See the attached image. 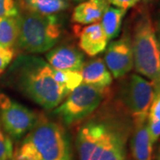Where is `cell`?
Wrapping results in <instances>:
<instances>
[{"label":"cell","instance_id":"4","mask_svg":"<svg viewBox=\"0 0 160 160\" xmlns=\"http://www.w3.org/2000/svg\"><path fill=\"white\" fill-rule=\"evenodd\" d=\"M133 67L155 85L160 92V38L157 35L148 10L138 12L132 24L131 38Z\"/></svg>","mask_w":160,"mask_h":160},{"label":"cell","instance_id":"19","mask_svg":"<svg viewBox=\"0 0 160 160\" xmlns=\"http://www.w3.org/2000/svg\"><path fill=\"white\" fill-rule=\"evenodd\" d=\"M12 158L13 148L11 139L0 129V160H12Z\"/></svg>","mask_w":160,"mask_h":160},{"label":"cell","instance_id":"18","mask_svg":"<svg viewBox=\"0 0 160 160\" xmlns=\"http://www.w3.org/2000/svg\"><path fill=\"white\" fill-rule=\"evenodd\" d=\"M52 73L55 81L69 93L83 83V78L79 71L58 70L52 69Z\"/></svg>","mask_w":160,"mask_h":160},{"label":"cell","instance_id":"1","mask_svg":"<svg viewBox=\"0 0 160 160\" xmlns=\"http://www.w3.org/2000/svg\"><path fill=\"white\" fill-rule=\"evenodd\" d=\"M10 78L19 91L46 110L55 109L69 94L55 81L51 66L35 55H20L10 69Z\"/></svg>","mask_w":160,"mask_h":160},{"label":"cell","instance_id":"11","mask_svg":"<svg viewBox=\"0 0 160 160\" xmlns=\"http://www.w3.org/2000/svg\"><path fill=\"white\" fill-rule=\"evenodd\" d=\"M78 37L81 50L89 56H96L107 48L109 40L100 22L92 23L79 29Z\"/></svg>","mask_w":160,"mask_h":160},{"label":"cell","instance_id":"7","mask_svg":"<svg viewBox=\"0 0 160 160\" xmlns=\"http://www.w3.org/2000/svg\"><path fill=\"white\" fill-rule=\"evenodd\" d=\"M156 94L154 84L137 74L130 75L120 86V101L130 113L134 124L146 122L148 119L149 109Z\"/></svg>","mask_w":160,"mask_h":160},{"label":"cell","instance_id":"8","mask_svg":"<svg viewBox=\"0 0 160 160\" xmlns=\"http://www.w3.org/2000/svg\"><path fill=\"white\" fill-rule=\"evenodd\" d=\"M0 118L4 130L15 140L28 133L38 121L34 111L3 93L0 94Z\"/></svg>","mask_w":160,"mask_h":160},{"label":"cell","instance_id":"23","mask_svg":"<svg viewBox=\"0 0 160 160\" xmlns=\"http://www.w3.org/2000/svg\"><path fill=\"white\" fill-rule=\"evenodd\" d=\"M109 4L113 5L116 7L127 10L131 7L136 6L140 2V0H109Z\"/></svg>","mask_w":160,"mask_h":160},{"label":"cell","instance_id":"21","mask_svg":"<svg viewBox=\"0 0 160 160\" xmlns=\"http://www.w3.org/2000/svg\"><path fill=\"white\" fill-rule=\"evenodd\" d=\"M14 55L15 52L13 48L0 46V75L9 66V64L13 60Z\"/></svg>","mask_w":160,"mask_h":160},{"label":"cell","instance_id":"29","mask_svg":"<svg viewBox=\"0 0 160 160\" xmlns=\"http://www.w3.org/2000/svg\"></svg>","mask_w":160,"mask_h":160},{"label":"cell","instance_id":"24","mask_svg":"<svg viewBox=\"0 0 160 160\" xmlns=\"http://www.w3.org/2000/svg\"><path fill=\"white\" fill-rule=\"evenodd\" d=\"M158 32H159V38H160V20L158 23Z\"/></svg>","mask_w":160,"mask_h":160},{"label":"cell","instance_id":"9","mask_svg":"<svg viewBox=\"0 0 160 160\" xmlns=\"http://www.w3.org/2000/svg\"><path fill=\"white\" fill-rule=\"evenodd\" d=\"M103 61L115 78L128 74L133 68L131 37L125 34L119 39L112 41L106 48Z\"/></svg>","mask_w":160,"mask_h":160},{"label":"cell","instance_id":"27","mask_svg":"<svg viewBox=\"0 0 160 160\" xmlns=\"http://www.w3.org/2000/svg\"><path fill=\"white\" fill-rule=\"evenodd\" d=\"M158 160H160V151H159V155H158Z\"/></svg>","mask_w":160,"mask_h":160},{"label":"cell","instance_id":"5","mask_svg":"<svg viewBox=\"0 0 160 160\" xmlns=\"http://www.w3.org/2000/svg\"><path fill=\"white\" fill-rule=\"evenodd\" d=\"M17 46L29 53H43L57 44L62 35L59 18L27 11L19 12Z\"/></svg>","mask_w":160,"mask_h":160},{"label":"cell","instance_id":"6","mask_svg":"<svg viewBox=\"0 0 160 160\" xmlns=\"http://www.w3.org/2000/svg\"><path fill=\"white\" fill-rule=\"evenodd\" d=\"M104 88L82 83L55 108L54 114L67 126L78 123L99 107L104 97Z\"/></svg>","mask_w":160,"mask_h":160},{"label":"cell","instance_id":"25","mask_svg":"<svg viewBox=\"0 0 160 160\" xmlns=\"http://www.w3.org/2000/svg\"><path fill=\"white\" fill-rule=\"evenodd\" d=\"M151 1H153V0H143V2H145V3H149V2H151Z\"/></svg>","mask_w":160,"mask_h":160},{"label":"cell","instance_id":"20","mask_svg":"<svg viewBox=\"0 0 160 160\" xmlns=\"http://www.w3.org/2000/svg\"><path fill=\"white\" fill-rule=\"evenodd\" d=\"M19 12L14 0H0V17H17Z\"/></svg>","mask_w":160,"mask_h":160},{"label":"cell","instance_id":"12","mask_svg":"<svg viewBox=\"0 0 160 160\" xmlns=\"http://www.w3.org/2000/svg\"><path fill=\"white\" fill-rule=\"evenodd\" d=\"M80 72L84 84L105 89L112 83L113 77L107 68L103 59L100 57L94 58L85 62Z\"/></svg>","mask_w":160,"mask_h":160},{"label":"cell","instance_id":"15","mask_svg":"<svg viewBox=\"0 0 160 160\" xmlns=\"http://www.w3.org/2000/svg\"><path fill=\"white\" fill-rule=\"evenodd\" d=\"M22 11L42 15H54L69 7L67 0H18Z\"/></svg>","mask_w":160,"mask_h":160},{"label":"cell","instance_id":"22","mask_svg":"<svg viewBox=\"0 0 160 160\" xmlns=\"http://www.w3.org/2000/svg\"><path fill=\"white\" fill-rule=\"evenodd\" d=\"M147 126L149 130V137L151 140V142L154 144L160 137V120L156 122H147Z\"/></svg>","mask_w":160,"mask_h":160},{"label":"cell","instance_id":"17","mask_svg":"<svg viewBox=\"0 0 160 160\" xmlns=\"http://www.w3.org/2000/svg\"><path fill=\"white\" fill-rule=\"evenodd\" d=\"M18 35L17 17H0V46L12 48L17 43Z\"/></svg>","mask_w":160,"mask_h":160},{"label":"cell","instance_id":"16","mask_svg":"<svg viewBox=\"0 0 160 160\" xmlns=\"http://www.w3.org/2000/svg\"><path fill=\"white\" fill-rule=\"evenodd\" d=\"M126 13V10L118 7L109 6L104 12L101 25L108 40L116 38L119 35L122 22Z\"/></svg>","mask_w":160,"mask_h":160},{"label":"cell","instance_id":"10","mask_svg":"<svg viewBox=\"0 0 160 160\" xmlns=\"http://www.w3.org/2000/svg\"><path fill=\"white\" fill-rule=\"evenodd\" d=\"M47 63L58 70L81 71L85 64L84 54L76 47L69 45L52 48L46 55Z\"/></svg>","mask_w":160,"mask_h":160},{"label":"cell","instance_id":"2","mask_svg":"<svg viewBox=\"0 0 160 160\" xmlns=\"http://www.w3.org/2000/svg\"><path fill=\"white\" fill-rule=\"evenodd\" d=\"M126 133L120 120L98 115L80 126L76 136L79 160H125Z\"/></svg>","mask_w":160,"mask_h":160},{"label":"cell","instance_id":"3","mask_svg":"<svg viewBox=\"0 0 160 160\" xmlns=\"http://www.w3.org/2000/svg\"><path fill=\"white\" fill-rule=\"evenodd\" d=\"M15 160H70L66 132L56 122L38 120L12 158Z\"/></svg>","mask_w":160,"mask_h":160},{"label":"cell","instance_id":"13","mask_svg":"<svg viewBox=\"0 0 160 160\" xmlns=\"http://www.w3.org/2000/svg\"><path fill=\"white\" fill-rule=\"evenodd\" d=\"M109 6V0L84 1L74 8L71 17L72 22L83 25L99 22Z\"/></svg>","mask_w":160,"mask_h":160},{"label":"cell","instance_id":"26","mask_svg":"<svg viewBox=\"0 0 160 160\" xmlns=\"http://www.w3.org/2000/svg\"><path fill=\"white\" fill-rule=\"evenodd\" d=\"M74 1H77V2H80V1H85V0H74Z\"/></svg>","mask_w":160,"mask_h":160},{"label":"cell","instance_id":"14","mask_svg":"<svg viewBox=\"0 0 160 160\" xmlns=\"http://www.w3.org/2000/svg\"><path fill=\"white\" fill-rule=\"evenodd\" d=\"M131 149L134 160H152L153 143L149 137L147 122L134 124Z\"/></svg>","mask_w":160,"mask_h":160},{"label":"cell","instance_id":"28","mask_svg":"<svg viewBox=\"0 0 160 160\" xmlns=\"http://www.w3.org/2000/svg\"><path fill=\"white\" fill-rule=\"evenodd\" d=\"M12 160H15V159H13V158H12Z\"/></svg>","mask_w":160,"mask_h":160}]
</instances>
